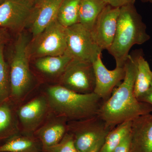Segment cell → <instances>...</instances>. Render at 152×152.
<instances>
[{
  "label": "cell",
  "instance_id": "obj_4",
  "mask_svg": "<svg viewBox=\"0 0 152 152\" xmlns=\"http://www.w3.org/2000/svg\"><path fill=\"white\" fill-rule=\"evenodd\" d=\"M29 41L23 34L14 44L9 65L10 96L16 105L21 102L40 88V82L30 67L27 46Z\"/></svg>",
  "mask_w": 152,
  "mask_h": 152
},
{
  "label": "cell",
  "instance_id": "obj_8",
  "mask_svg": "<svg viewBox=\"0 0 152 152\" xmlns=\"http://www.w3.org/2000/svg\"><path fill=\"white\" fill-rule=\"evenodd\" d=\"M66 53L73 60L93 64L102 53L91 32L79 23L66 28Z\"/></svg>",
  "mask_w": 152,
  "mask_h": 152
},
{
  "label": "cell",
  "instance_id": "obj_23",
  "mask_svg": "<svg viewBox=\"0 0 152 152\" xmlns=\"http://www.w3.org/2000/svg\"><path fill=\"white\" fill-rule=\"evenodd\" d=\"M4 45L0 46V104L10 96L9 67L4 56Z\"/></svg>",
  "mask_w": 152,
  "mask_h": 152
},
{
  "label": "cell",
  "instance_id": "obj_12",
  "mask_svg": "<svg viewBox=\"0 0 152 152\" xmlns=\"http://www.w3.org/2000/svg\"><path fill=\"white\" fill-rule=\"evenodd\" d=\"M102 53L93 63L96 84L94 93L105 102L111 96L115 88L121 83L125 76V67L116 66L113 70L108 69L103 63Z\"/></svg>",
  "mask_w": 152,
  "mask_h": 152
},
{
  "label": "cell",
  "instance_id": "obj_32",
  "mask_svg": "<svg viewBox=\"0 0 152 152\" xmlns=\"http://www.w3.org/2000/svg\"></svg>",
  "mask_w": 152,
  "mask_h": 152
},
{
  "label": "cell",
  "instance_id": "obj_3",
  "mask_svg": "<svg viewBox=\"0 0 152 152\" xmlns=\"http://www.w3.org/2000/svg\"><path fill=\"white\" fill-rule=\"evenodd\" d=\"M134 4H128L120 8L115 35L107 50L115 58L117 66H124L133 46L142 45L151 39L147 32L146 25Z\"/></svg>",
  "mask_w": 152,
  "mask_h": 152
},
{
  "label": "cell",
  "instance_id": "obj_24",
  "mask_svg": "<svg viewBox=\"0 0 152 152\" xmlns=\"http://www.w3.org/2000/svg\"><path fill=\"white\" fill-rule=\"evenodd\" d=\"M43 152H78L74 144L72 136L67 133L56 145L43 150Z\"/></svg>",
  "mask_w": 152,
  "mask_h": 152
},
{
  "label": "cell",
  "instance_id": "obj_22",
  "mask_svg": "<svg viewBox=\"0 0 152 152\" xmlns=\"http://www.w3.org/2000/svg\"><path fill=\"white\" fill-rule=\"evenodd\" d=\"M132 121L125 122L112 129L98 152H113L123 138L130 131Z\"/></svg>",
  "mask_w": 152,
  "mask_h": 152
},
{
  "label": "cell",
  "instance_id": "obj_29",
  "mask_svg": "<svg viewBox=\"0 0 152 152\" xmlns=\"http://www.w3.org/2000/svg\"><path fill=\"white\" fill-rule=\"evenodd\" d=\"M141 1L144 3H149L152 4V0H140Z\"/></svg>",
  "mask_w": 152,
  "mask_h": 152
},
{
  "label": "cell",
  "instance_id": "obj_2",
  "mask_svg": "<svg viewBox=\"0 0 152 152\" xmlns=\"http://www.w3.org/2000/svg\"><path fill=\"white\" fill-rule=\"evenodd\" d=\"M48 100L51 111L68 121L86 119L97 115L104 101L94 93H75L58 84L40 87Z\"/></svg>",
  "mask_w": 152,
  "mask_h": 152
},
{
  "label": "cell",
  "instance_id": "obj_18",
  "mask_svg": "<svg viewBox=\"0 0 152 152\" xmlns=\"http://www.w3.org/2000/svg\"><path fill=\"white\" fill-rule=\"evenodd\" d=\"M16 106L10 99L0 104V142L20 132Z\"/></svg>",
  "mask_w": 152,
  "mask_h": 152
},
{
  "label": "cell",
  "instance_id": "obj_10",
  "mask_svg": "<svg viewBox=\"0 0 152 152\" xmlns=\"http://www.w3.org/2000/svg\"><path fill=\"white\" fill-rule=\"evenodd\" d=\"M35 1L6 0L1 4L0 27L20 32L27 26Z\"/></svg>",
  "mask_w": 152,
  "mask_h": 152
},
{
  "label": "cell",
  "instance_id": "obj_30",
  "mask_svg": "<svg viewBox=\"0 0 152 152\" xmlns=\"http://www.w3.org/2000/svg\"><path fill=\"white\" fill-rule=\"evenodd\" d=\"M6 1V0H0V4H1L2 3L4 2L5 1Z\"/></svg>",
  "mask_w": 152,
  "mask_h": 152
},
{
  "label": "cell",
  "instance_id": "obj_28",
  "mask_svg": "<svg viewBox=\"0 0 152 152\" xmlns=\"http://www.w3.org/2000/svg\"><path fill=\"white\" fill-rule=\"evenodd\" d=\"M5 29L0 27V46L5 45L8 40V37Z\"/></svg>",
  "mask_w": 152,
  "mask_h": 152
},
{
  "label": "cell",
  "instance_id": "obj_25",
  "mask_svg": "<svg viewBox=\"0 0 152 152\" xmlns=\"http://www.w3.org/2000/svg\"><path fill=\"white\" fill-rule=\"evenodd\" d=\"M130 148L131 136L129 132L123 138L113 152H130Z\"/></svg>",
  "mask_w": 152,
  "mask_h": 152
},
{
  "label": "cell",
  "instance_id": "obj_16",
  "mask_svg": "<svg viewBox=\"0 0 152 152\" xmlns=\"http://www.w3.org/2000/svg\"><path fill=\"white\" fill-rule=\"evenodd\" d=\"M130 152H152V112L132 121Z\"/></svg>",
  "mask_w": 152,
  "mask_h": 152
},
{
  "label": "cell",
  "instance_id": "obj_31",
  "mask_svg": "<svg viewBox=\"0 0 152 152\" xmlns=\"http://www.w3.org/2000/svg\"><path fill=\"white\" fill-rule=\"evenodd\" d=\"M91 152H97L96 151H91Z\"/></svg>",
  "mask_w": 152,
  "mask_h": 152
},
{
  "label": "cell",
  "instance_id": "obj_19",
  "mask_svg": "<svg viewBox=\"0 0 152 152\" xmlns=\"http://www.w3.org/2000/svg\"><path fill=\"white\" fill-rule=\"evenodd\" d=\"M43 150L34 134L20 132L0 144V152H43Z\"/></svg>",
  "mask_w": 152,
  "mask_h": 152
},
{
  "label": "cell",
  "instance_id": "obj_20",
  "mask_svg": "<svg viewBox=\"0 0 152 152\" xmlns=\"http://www.w3.org/2000/svg\"><path fill=\"white\" fill-rule=\"evenodd\" d=\"M107 5L104 0H81L78 23L91 31L98 16Z\"/></svg>",
  "mask_w": 152,
  "mask_h": 152
},
{
  "label": "cell",
  "instance_id": "obj_26",
  "mask_svg": "<svg viewBox=\"0 0 152 152\" xmlns=\"http://www.w3.org/2000/svg\"><path fill=\"white\" fill-rule=\"evenodd\" d=\"M107 4L115 7L121 8L128 4L135 3L136 0H104Z\"/></svg>",
  "mask_w": 152,
  "mask_h": 152
},
{
  "label": "cell",
  "instance_id": "obj_27",
  "mask_svg": "<svg viewBox=\"0 0 152 152\" xmlns=\"http://www.w3.org/2000/svg\"><path fill=\"white\" fill-rule=\"evenodd\" d=\"M137 99L142 102L149 104L152 106V83L149 88Z\"/></svg>",
  "mask_w": 152,
  "mask_h": 152
},
{
  "label": "cell",
  "instance_id": "obj_1",
  "mask_svg": "<svg viewBox=\"0 0 152 152\" xmlns=\"http://www.w3.org/2000/svg\"><path fill=\"white\" fill-rule=\"evenodd\" d=\"M124 67V78L110 97L103 102L98 113V115L112 129L152 112V106L140 102L134 94L136 66L130 54Z\"/></svg>",
  "mask_w": 152,
  "mask_h": 152
},
{
  "label": "cell",
  "instance_id": "obj_13",
  "mask_svg": "<svg viewBox=\"0 0 152 152\" xmlns=\"http://www.w3.org/2000/svg\"><path fill=\"white\" fill-rule=\"evenodd\" d=\"M63 0H36L27 26L33 37L37 35L55 20Z\"/></svg>",
  "mask_w": 152,
  "mask_h": 152
},
{
  "label": "cell",
  "instance_id": "obj_6",
  "mask_svg": "<svg viewBox=\"0 0 152 152\" xmlns=\"http://www.w3.org/2000/svg\"><path fill=\"white\" fill-rule=\"evenodd\" d=\"M67 49L66 28L57 20L52 22L29 42L27 53L30 60L48 56H61Z\"/></svg>",
  "mask_w": 152,
  "mask_h": 152
},
{
  "label": "cell",
  "instance_id": "obj_21",
  "mask_svg": "<svg viewBox=\"0 0 152 152\" xmlns=\"http://www.w3.org/2000/svg\"><path fill=\"white\" fill-rule=\"evenodd\" d=\"M81 0H63L57 20L65 28L78 23L79 4Z\"/></svg>",
  "mask_w": 152,
  "mask_h": 152
},
{
  "label": "cell",
  "instance_id": "obj_7",
  "mask_svg": "<svg viewBox=\"0 0 152 152\" xmlns=\"http://www.w3.org/2000/svg\"><path fill=\"white\" fill-rule=\"evenodd\" d=\"M50 111L48 98L40 87L16 106L20 132L34 134Z\"/></svg>",
  "mask_w": 152,
  "mask_h": 152
},
{
  "label": "cell",
  "instance_id": "obj_11",
  "mask_svg": "<svg viewBox=\"0 0 152 152\" xmlns=\"http://www.w3.org/2000/svg\"><path fill=\"white\" fill-rule=\"evenodd\" d=\"M120 9L107 5L99 15L91 31L94 40L102 51L108 50L113 42Z\"/></svg>",
  "mask_w": 152,
  "mask_h": 152
},
{
  "label": "cell",
  "instance_id": "obj_15",
  "mask_svg": "<svg viewBox=\"0 0 152 152\" xmlns=\"http://www.w3.org/2000/svg\"><path fill=\"white\" fill-rule=\"evenodd\" d=\"M68 121L50 111L34 133L42 143L44 149L58 143L68 132Z\"/></svg>",
  "mask_w": 152,
  "mask_h": 152
},
{
  "label": "cell",
  "instance_id": "obj_5",
  "mask_svg": "<svg viewBox=\"0 0 152 152\" xmlns=\"http://www.w3.org/2000/svg\"><path fill=\"white\" fill-rule=\"evenodd\" d=\"M112 129L97 115L68 122V133L72 136L78 152L99 151Z\"/></svg>",
  "mask_w": 152,
  "mask_h": 152
},
{
  "label": "cell",
  "instance_id": "obj_9",
  "mask_svg": "<svg viewBox=\"0 0 152 152\" xmlns=\"http://www.w3.org/2000/svg\"><path fill=\"white\" fill-rule=\"evenodd\" d=\"M58 84L78 94L94 93L96 80L93 64L72 60Z\"/></svg>",
  "mask_w": 152,
  "mask_h": 152
},
{
  "label": "cell",
  "instance_id": "obj_17",
  "mask_svg": "<svg viewBox=\"0 0 152 152\" xmlns=\"http://www.w3.org/2000/svg\"><path fill=\"white\" fill-rule=\"evenodd\" d=\"M136 66L134 92L138 99L149 88L152 83V71L149 64L144 58L142 50H135L130 54Z\"/></svg>",
  "mask_w": 152,
  "mask_h": 152
},
{
  "label": "cell",
  "instance_id": "obj_14",
  "mask_svg": "<svg viewBox=\"0 0 152 152\" xmlns=\"http://www.w3.org/2000/svg\"><path fill=\"white\" fill-rule=\"evenodd\" d=\"M72 60L68 54L65 53L61 56H48L36 59L34 64L36 77L42 78L47 85L58 84L59 79L66 68ZM39 80V79H38Z\"/></svg>",
  "mask_w": 152,
  "mask_h": 152
}]
</instances>
